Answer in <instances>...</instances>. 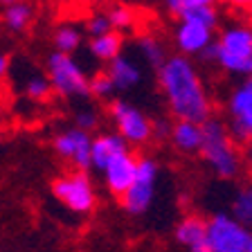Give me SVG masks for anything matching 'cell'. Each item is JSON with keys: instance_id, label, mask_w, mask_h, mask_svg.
Here are the masks:
<instances>
[{"instance_id": "obj_1", "label": "cell", "mask_w": 252, "mask_h": 252, "mask_svg": "<svg viewBox=\"0 0 252 252\" xmlns=\"http://www.w3.org/2000/svg\"><path fill=\"white\" fill-rule=\"evenodd\" d=\"M158 84L162 88L167 106L176 120H189L198 124H205L210 120V94L187 54L169 57L162 68L158 70Z\"/></svg>"}, {"instance_id": "obj_2", "label": "cell", "mask_w": 252, "mask_h": 252, "mask_svg": "<svg viewBox=\"0 0 252 252\" xmlns=\"http://www.w3.org/2000/svg\"><path fill=\"white\" fill-rule=\"evenodd\" d=\"M200 156L212 167V171L223 180H232L241 171V158L234 147L230 131L220 120H207L203 124V149Z\"/></svg>"}, {"instance_id": "obj_3", "label": "cell", "mask_w": 252, "mask_h": 252, "mask_svg": "<svg viewBox=\"0 0 252 252\" xmlns=\"http://www.w3.org/2000/svg\"><path fill=\"white\" fill-rule=\"evenodd\" d=\"M45 70L50 77L52 90L65 99H81L90 94V79L86 77L84 68L74 61L72 54L52 52L45 61Z\"/></svg>"}, {"instance_id": "obj_4", "label": "cell", "mask_w": 252, "mask_h": 252, "mask_svg": "<svg viewBox=\"0 0 252 252\" xmlns=\"http://www.w3.org/2000/svg\"><path fill=\"white\" fill-rule=\"evenodd\" d=\"M219 57L216 63L225 72L252 77V30L246 25H234L223 30L216 41Z\"/></svg>"}, {"instance_id": "obj_5", "label": "cell", "mask_w": 252, "mask_h": 252, "mask_svg": "<svg viewBox=\"0 0 252 252\" xmlns=\"http://www.w3.org/2000/svg\"><path fill=\"white\" fill-rule=\"evenodd\" d=\"M207 252H252V227L232 212H216L207 220Z\"/></svg>"}, {"instance_id": "obj_6", "label": "cell", "mask_w": 252, "mask_h": 252, "mask_svg": "<svg viewBox=\"0 0 252 252\" xmlns=\"http://www.w3.org/2000/svg\"><path fill=\"white\" fill-rule=\"evenodd\" d=\"M52 194L59 203L65 205L74 214H90L94 210V205H97L94 187L84 169H77L72 173H65V176L54 178Z\"/></svg>"}, {"instance_id": "obj_7", "label": "cell", "mask_w": 252, "mask_h": 252, "mask_svg": "<svg viewBox=\"0 0 252 252\" xmlns=\"http://www.w3.org/2000/svg\"><path fill=\"white\" fill-rule=\"evenodd\" d=\"M156 180H158V162L153 158H137V176L131 189L122 196V207L128 214L140 216L151 207L156 198Z\"/></svg>"}, {"instance_id": "obj_8", "label": "cell", "mask_w": 252, "mask_h": 252, "mask_svg": "<svg viewBox=\"0 0 252 252\" xmlns=\"http://www.w3.org/2000/svg\"><path fill=\"white\" fill-rule=\"evenodd\" d=\"M110 117L115 122L117 133L126 137L131 144H147L153 135V124L137 106L126 99H115L110 104Z\"/></svg>"}, {"instance_id": "obj_9", "label": "cell", "mask_w": 252, "mask_h": 252, "mask_svg": "<svg viewBox=\"0 0 252 252\" xmlns=\"http://www.w3.org/2000/svg\"><path fill=\"white\" fill-rule=\"evenodd\" d=\"M230 115V135L239 144L252 142V77H246L239 88L227 99Z\"/></svg>"}, {"instance_id": "obj_10", "label": "cell", "mask_w": 252, "mask_h": 252, "mask_svg": "<svg viewBox=\"0 0 252 252\" xmlns=\"http://www.w3.org/2000/svg\"><path fill=\"white\" fill-rule=\"evenodd\" d=\"M57 156H61L63 160L72 162L77 169H88L93 167V137L90 131L86 128H68V131H61L52 142Z\"/></svg>"}, {"instance_id": "obj_11", "label": "cell", "mask_w": 252, "mask_h": 252, "mask_svg": "<svg viewBox=\"0 0 252 252\" xmlns=\"http://www.w3.org/2000/svg\"><path fill=\"white\" fill-rule=\"evenodd\" d=\"M104 180H106V187L113 196L122 198V196L131 189V185L135 183V176H137V158L133 153H124V156L115 158L108 167L104 169Z\"/></svg>"}, {"instance_id": "obj_12", "label": "cell", "mask_w": 252, "mask_h": 252, "mask_svg": "<svg viewBox=\"0 0 252 252\" xmlns=\"http://www.w3.org/2000/svg\"><path fill=\"white\" fill-rule=\"evenodd\" d=\"M173 41L180 54H200L210 43H214V30L196 21L180 18V25L173 32Z\"/></svg>"}, {"instance_id": "obj_13", "label": "cell", "mask_w": 252, "mask_h": 252, "mask_svg": "<svg viewBox=\"0 0 252 252\" xmlns=\"http://www.w3.org/2000/svg\"><path fill=\"white\" fill-rule=\"evenodd\" d=\"M131 142L126 140L122 133H99L93 137V169L104 171L115 158L131 153Z\"/></svg>"}, {"instance_id": "obj_14", "label": "cell", "mask_w": 252, "mask_h": 252, "mask_svg": "<svg viewBox=\"0 0 252 252\" xmlns=\"http://www.w3.org/2000/svg\"><path fill=\"white\" fill-rule=\"evenodd\" d=\"M173 236L189 252H207V220L200 216H185L176 225Z\"/></svg>"}, {"instance_id": "obj_15", "label": "cell", "mask_w": 252, "mask_h": 252, "mask_svg": "<svg viewBox=\"0 0 252 252\" xmlns=\"http://www.w3.org/2000/svg\"><path fill=\"white\" fill-rule=\"evenodd\" d=\"M108 74L115 81V88L122 90V93L137 88L142 84V77H144L140 63L133 57H128V54H120V57L113 59L108 63Z\"/></svg>"}, {"instance_id": "obj_16", "label": "cell", "mask_w": 252, "mask_h": 252, "mask_svg": "<svg viewBox=\"0 0 252 252\" xmlns=\"http://www.w3.org/2000/svg\"><path fill=\"white\" fill-rule=\"evenodd\" d=\"M173 147L183 153H200L203 149V124L189 120H178L171 128Z\"/></svg>"}, {"instance_id": "obj_17", "label": "cell", "mask_w": 252, "mask_h": 252, "mask_svg": "<svg viewBox=\"0 0 252 252\" xmlns=\"http://www.w3.org/2000/svg\"><path fill=\"white\" fill-rule=\"evenodd\" d=\"M122 45H124V38L117 30H110L101 36H93L90 41V54H93L97 61H113L115 57L122 54Z\"/></svg>"}, {"instance_id": "obj_18", "label": "cell", "mask_w": 252, "mask_h": 252, "mask_svg": "<svg viewBox=\"0 0 252 252\" xmlns=\"http://www.w3.org/2000/svg\"><path fill=\"white\" fill-rule=\"evenodd\" d=\"M32 18H34V9H32V5H27V2H14V5H7L5 7V14H2V21H5L7 30L9 32H25L27 27H30Z\"/></svg>"}, {"instance_id": "obj_19", "label": "cell", "mask_w": 252, "mask_h": 252, "mask_svg": "<svg viewBox=\"0 0 252 252\" xmlns=\"http://www.w3.org/2000/svg\"><path fill=\"white\" fill-rule=\"evenodd\" d=\"M137 50H140L142 59L156 70L162 68L164 61L169 59L167 52H164V45L160 41H156V38H151V36H142L140 41H137Z\"/></svg>"}, {"instance_id": "obj_20", "label": "cell", "mask_w": 252, "mask_h": 252, "mask_svg": "<svg viewBox=\"0 0 252 252\" xmlns=\"http://www.w3.org/2000/svg\"><path fill=\"white\" fill-rule=\"evenodd\" d=\"M52 38H54V47L65 54H74L79 50V45H81V32L74 25H61L54 32Z\"/></svg>"}, {"instance_id": "obj_21", "label": "cell", "mask_w": 252, "mask_h": 252, "mask_svg": "<svg viewBox=\"0 0 252 252\" xmlns=\"http://www.w3.org/2000/svg\"><path fill=\"white\" fill-rule=\"evenodd\" d=\"M180 18L185 21H196L200 25H207L214 30L219 25V11L214 5H194V7H185V11L180 14Z\"/></svg>"}, {"instance_id": "obj_22", "label": "cell", "mask_w": 252, "mask_h": 252, "mask_svg": "<svg viewBox=\"0 0 252 252\" xmlns=\"http://www.w3.org/2000/svg\"><path fill=\"white\" fill-rule=\"evenodd\" d=\"M232 216L252 227V187H243L232 200Z\"/></svg>"}, {"instance_id": "obj_23", "label": "cell", "mask_w": 252, "mask_h": 252, "mask_svg": "<svg viewBox=\"0 0 252 252\" xmlns=\"http://www.w3.org/2000/svg\"><path fill=\"white\" fill-rule=\"evenodd\" d=\"M50 93H52V84H50V77H45V74H30L25 81V94L30 97V99L34 101H43L50 97Z\"/></svg>"}, {"instance_id": "obj_24", "label": "cell", "mask_w": 252, "mask_h": 252, "mask_svg": "<svg viewBox=\"0 0 252 252\" xmlns=\"http://www.w3.org/2000/svg\"><path fill=\"white\" fill-rule=\"evenodd\" d=\"M115 90H117L115 88V81H113V77H110L108 72L93 74V79H90V94L99 97V99H108Z\"/></svg>"}, {"instance_id": "obj_25", "label": "cell", "mask_w": 252, "mask_h": 252, "mask_svg": "<svg viewBox=\"0 0 252 252\" xmlns=\"http://www.w3.org/2000/svg\"><path fill=\"white\" fill-rule=\"evenodd\" d=\"M108 18H110V25H113V30L122 32V30H128V27L133 25V21H135V14H133L128 7H113V9L108 11Z\"/></svg>"}, {"instance_id": "obj_26", "label": "cell", "mask_w": 252, "mask_h": 252, "mask_svg": "<svg viewBox=\"0 0 252 252\" xmlns=\"http://www.w3.org/2000/svg\"><path fill=\"white\" fill-rule=\"evenodd\" d=\"M86 30H88L90 36H101V34L110 32V30H113V25H110L108 14H94V16H90L88 21H86Z\"/></svg>"}, {"instance_id": "obj_27", "label": "cell", "mask_w": 252, "mask_h": 252, "mask_svg": "<svg viewBox=\"0 0 252 252\" xmlns=\"http://www.w3.org/2000/svg\"><path fill=\"white\" fill-rule=\"evenodd\" d=\"M74 124H77L79 128L93 131V128H97V124H99V117H97V113H94L93 108H81L77 115H74Z\"/></svg>"}, {"instance_id": "obj_28", "label": "cell", "mask_w": 252, "mask_h": 252, "mask_svg": "<svg viewBox=\"0 0 252 252\" xmlns=\"http://www.w3.org/2000/svg\"><path fill=\"white\" fill-rule=\"evenodd\" d=\"M164 5H167V11L173 16H178L185 11V7H187V0H164Z\"/></svg>"}, {"instance_id": "obj_29", "label": "cell", "mask_w": 252, "mask_h": 252, "mask_svg": "<svg viewBox=\"0 0 252 252\" xmlns=\"http://www.w3.org/2000/svg\"><path fill=\"white\" fill-rule=\"evenodd\" d=\"M171 128L173 126H169L167 122H158V124H153V135L158 137H171Z\"/></svg>"}, {"instance_id": "obj_30", "label": "cell", "mask_w": 252, "mask_h": 252, "mask_svg": "<svg viewBox=\"0 0 252 252\" xmlns=\"http://www.w3.org/2000/svg\"><path fill=\"white\" fill-rule=\"evenodd\" d=\"M198 57L203 59V61H216V57H219V45H216V43H210Z\"/></svg>"}, {"instance_id": "obj_31", "label": "cell", "mask_w": 252, "mask_h": 252, "mask_svg": "<svg viewBox=\"0 0 252 252\" xmlns=\"http://www.w3.org/2000/svg\"><path fill=\"white\" fill-rule=\"evenodd\" d=\"M230 7H236V9H250L252 0H225Z\"/></svg>"}, {"instance_id": "obj_32", "label": "cell", "mask_w": 252, "mask_h": 252, "mask_svg": "<svg viewBox=\"0 0 252 252\" xmlns=\"http://www.w3.org/2000/svg\"><path fill=\"white\" fill-rule=\"evenodd\" d=\"M7 70H9V59H7V54L0 52V79L7 74Z\"/></svg>"}, {"instance_id": "obj_33", "label": "cell", "mask_w": 252, "mask_h": 252, "mask_svg": "<svg viewBox=\"0 0 252 252\" xmlns=\"http://www.w3.org/2000/svg\"><path fill=\"white\" fill-rule=\"evenodd\" d=\"M216 0H187V7H194V5H214Z\"/></svg>"}, {"instance_id": "obj_34", "label": "cell", "mask_w": 252, "mask_h": 252, "mask_svg": "<svg viewBox=\"0 0 252 252\" xmlns=\"http://www.w3.org/2000/svg\"><path fill=\"white\" fill-rule=\"evenodd\" d=\"M248 162H250V169H252V142L248 144Z\"/></svg>"}, {"instance_id": "obj_35", "label": "cell", "mask_w": 252, "mask_h": 252, "mask_svg": "<svg viewBox=\"0 0 252 252\" xmlns=\"http://www.w3.org/2000/svg\"><path fill=\"white\" fill-rule=\"evenodd\" d=\"M14 2H21V0H0V5H14Z\"/></svg>"}, {"instance_id": "obj_36", "label": "cell", "mask_w": 252, "mask_h": 252, "mask_svg": "<svg viewBox=\"0 0 252 252\" xmlns=\"http://www.w3.org/2000/svg\"><path fill=\"white\" fill-rule=\"evenodd\" d=\"M248 11H250V16H252V7H250V9H248Z\"/></svg>"}]
</instances>
